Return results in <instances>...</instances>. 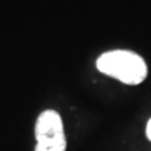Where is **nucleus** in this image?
<instances>
[{
  "instance_id": "nucleus-1",
  "label": "nucleus",
  "mask_w": 151,
  "mask_h": 151,
  "mask_svg": "<svg viewBox=\"0 0 151 151\" xmlns=\"http://www.w3.org/2000/svg\"><path fill=\"white\" fill-rule=\"evenodd\" d=\"M96 67L101 73L129 86L142 83L149 72L145 59L129 49L105 52L96 59Z\"/></svg>"
},
{
  "instance_id": "nucleus-2",
  "label": "nucleus",
  "mask_w": 151,
  "mask_h": 151,
  "mask_svg": "<svg viewBox=\"0 0 151 151\" xmlns=\"http://www.w3.org/2000/svg\"><path fill=\"white\" fill-rule=\"evenodd\" d=\"M34 151H65L67 139L62 117L55 110H45L38 116L35 122Z\"/></svg>"
},
{
  "instance_id": "nucleus-3",
  "label": "nucleus",
  "mask_w": 151,
  "mask_h": 151,
  "mask_svg": "<svg viewBox=\"0 0 151 151\" xmlns=\"http://www.w3.org/2000/svg\"><path fill=\"white\" fill-rule=\"evenodd\" d=\"M146 136L151 141V119L147 121V125H146Z\"/></svg>"
}]
</instances>
